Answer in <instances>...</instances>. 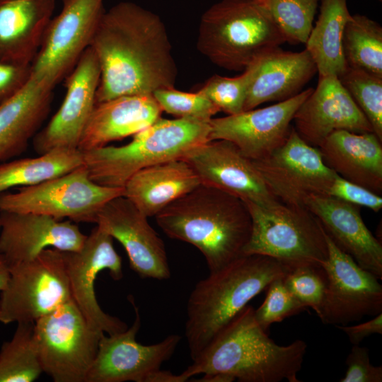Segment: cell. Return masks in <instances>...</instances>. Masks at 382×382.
I'll use <instances>...</instances> for the list:
<instances>
[{"label": "cell", "mask_w": 382, "mask_h": 382, "mask_svg": "<svg viewBox=\"0 0 382 382\" xmlns=\"http://www.w3.org/2000/svg\"><path fill=\"white\" fill-rule=\"evenodd\" d=\"M90 47L100 70L96 104L174 87L178 69L165 25L135 3L122 1L105 11Z\"/></svg>", "instance_id": "obj_1"}, {"label": "cell", "mask_w": 382, "mask_h": 382, "mask_svg": "<svg viewBox=\"0 0 382 382\" xmlns=\"http://www.w3.org/2000/svg\"><path fill=\"white\" fill-rule=\"evenodd\" d=\"M254 311L246 306L182 373L187 378L219 374L241 382H300L297 374L306 353V342L276 344L257 323Z\"/></svg>", "instance_id": "obj_2"}, {"label": "cell", "mask_w": 382, "mask_h": 382, "mask_svg": "<svg viewBox=\"0 0 382 382\" xmlns=\"http://www.w3.org/2000/svg\"><path fill=\"white\" fill-rule=\"evenodd\" d=\"M155 217L168 236L197 248L204 255L209 272L242 255L252 229L245 202L202 184Z\"/></svg>", "instance_id": "obj_3"}, {"label": "cell", "mask_w": 382, "mask_h": 382, "mask_svg": "<svg viewBox=\"0 0 382 382\" xmlns=\"http://www.w3.org/2000/svg\"><path fill=\"white\" fill-rule=\"evenodd\" d=\"M289 267L262 255H242L198 282L187 304L185 336L194 360L214 337Z\"/></svg>", "instance_id": "obj_4"}, {"label": "cell", "mask_w": 382, "mask_h": 382, "mask_svg": "<svg viewBox=\"0 0 382 382\" xmlns=\"http://www.w3.org/2000/svg\"><path fill=\"white\" fill-rule=\"evenodd\" d=\"M209 121L160 117L133 135L127 144L104 146L83 152L90 178L107 187H123L139 170L183 159L193 148L209 140Z\"/></svg>", "instance_id": "obj_5"}, {"label": "cell", "mask_w": 382, "mask_h": 382, "mask_svg": "<svg viewBox=\"0 0 382 382\" xmlns=\"http://www.w3.org/2000/svg\"><path fill=\"white\" fill-rule=\"evenodd\" d=\"M284 42L278 27L255 0H221L202 14L197 48L217 66L243 71Z\"/></svg>", "instance_id": "obj_6"}, {"label": "cell", "mask_w": 382, "mask_h": 382, "mask_svg": "<svg viewBox=\"0 0 382 382\" xmlns=\"http://www.w3.org/2000/svg\"><path fill=\"white\" fill-rule=\"evenodd\" d=\"M252 221L243 255L272 257L289 268L322 266L328 255L325 232L305 206L278 202L267 206L245 203Z\"/></svg>", "instance_id": "obj_7"}, {"label": "cell", "mask_w": 382, "mask_h": 382, "mask_svg": "<svg viewBox=\"0 0 382 382\" xmlns=\"http://www.w3.org/2000/svg\"><path fill=\"white\" fill-rule=\"evenodd\" d=\"M42 373L55 382H85L105 334L92 328L72 299L34 323Z\"/></svg>", "instance_id": "obj_8"}, {"label": "cell", "mask_w": 382, "mask_h": 382, "mask_svg": "<svg viewBox=\"0 0 382 382\" xmlns=\"http://www.w3.org/2000/svg\"><path fill=\"white\" fill-rule=\"evenodd\" d=\"M123 195V187L103 186L93 181L83 165L41 183L20 187L17 192L1 193L0 211L95 223L103 206Z\"/></svg>", "instance_id": "obj_9"}, {"label": "cell", "mask_w": 382, "mask_h": 382, "mask_svg": "<svg viewBox=\"0 0 382 382\" xmlns=\"http://www.w3.org/2000/svg\"><path fill=\"white\" fill-rule=\"evenodd\" d=\"M0 292V323H35L71 299L64 251L47 248L34 259L9 266Z\"/></svg>", "instance_id": "obj_10"}, {"label": "cell", "mask_w": 382, "mask_h": 382, "mask_svg": "<svg viewBox=\"0 0 382 382\" xmlns=\"http://www.w3.org/2000/svg\"><path fill=\"white\" fill-rule=\"evenodd\" d=\"M61 12L52 18L33 60L32 76L55 86L71 72L90 47L105 12L103 0H62Z\"/></svg>", "instance_id": "obj_11"}, {"label": "cell", "mask_w": 382, "mask_h": 382, "mask_svg": "<svg viewBox=\"0 0 382 382\" xmlns=\"http://www.w3.org/2000/svg\"><path fill=\"white\" fill-rule=\"evenodd\" d=\"M270 192L281 202L305 206L313 195H327L337 175L323 161L318 147L292 127L285 141L267 156L252 161Z\"/></svg>", "instance_id": "obj_12"}, {"label": "cell", "mask_w": 382, "mask_h": 382, "mask_svg": "<svg viewBox=\"0 0 382 382\" xmlns=\"http://www.w3.org/2000/svg\"><path fill=\"white\" fill-rule=\"evenodd\" d=\"M325 239L328 255L322 267L327 283L318 313L321 322L345 325L382 313L379 279L338 248L326 232Z\"/></svg>", "instance_id": "obj_13"}, {"label": "cell", "mask_w": 382, "mask_h": 382, "mask_svg": "<svg viewBox=\"0 0 382 382\" xmlns=\"http://www.w3.org/2000/svg\"><path fill=\"white\" fill-rule=\"evenodd\" d=\"M71 299L95 330L112 335L127 328L118 318L105 313L98 303L95 281L108 270L115 280L123 277L122 262L113 246V238L96 226L80 250L64 252Z\"/></svg>", "instance_id": "obj_14"}, {"label": "cell", "mask_w": 382, "mask_h": 382, "mask_svg": "<svg viewBox=\"0 0 382 382\" xmlns=\"http://www.w3.org/2000/svg\"><path fill=\"white\" fill-rule=\"evenodd\" d=\"M129 301L135 311L134 323L122 332L101 337L85 382H144L173 354L181 339L178 335L149 345L137 341L141 317L134 300Z\"/></svg>", "instance_id": "obj_15"}, {"label": "cell", "mask_w": 382, "mask_h": 382, "mask_svg": "<svg viewBox=\"0 0 382 382\" xmlns=\"http://www.w3.org/2000/svg\"><path fill=\"white\" fill-rule=\"evenodd\" d=\"M313 88L276 104L243 111L209 121V140L224 139L233 143L251 161L262 159L287 139L294 116Z\"/></svg>", "instance_id": "obj_16"}, {"label": "cell", "mask_w": 382, "mask_h": 382, "mask_svg": "<svg viewBox=\"0 0 382 382\" xmlns=\"http://www.w3.org/2000/svg\"><path fill=\"white\" fill-rule=\"evenodd\" d=\"M202 185L233 195L244 202L267 206L279 201L268 189L253 161L231 141H207L183 158Z\"/></svg>", "instance_id": "obj_17"}, {"label": "cell", "mask_w": 382, "mask_h": 382, "mask_svg": "<svg viewBox=\"0 0 382 382\" xmlns=\"http://www.w3.org/2000/svg\"><path fill=\"white\" fill-rule=\"evenodd\" d=\"M125 248L129 265L141 278L166 279L170 270L163 241L144 215L121 195L108 202L95 221Z\"/></svg>", "instance_id": "obj_18"}, {"label": "cell", "mask_w": 382, "mask_h": 382, "mask_svg": "<svg viewBox=\"0 0 382 382\" xmlns=\"http://www.w3.org/2000/svg\"><path fill=\"white\" fill-rule=\"evenodd\" d=\"M100 70L91 47L66 76L65 98L49 123L35 134L33 144L37 154L56 148H77L96 105Z\"/></svg>", "instance_id": "obj_19"}, {"label": "cell", "mask_w": 382, "mask_h": 382, "mask_svg": "<svg viewBox=\"0 0 382 382\" xmlns=\"http://www.w3.org/2000/svg\"><path fill=\"white\" fill-rule=\"evenodd\" d=\"M86 238L70 220L34 213L1 212L0 255L8 266L30 261L50 248L77 251Z\"/></svg>", "instance_id": "obj_20"}, {"label": "cell", "mask_w": 382, "mask_h": 382, "mask_svg": "<svg viewBox=\"0 0 382 382\" xmlns=\"http://www.w3.org/2000/svg\"><path fill=\"white\" fill-rule=\"evenodd\" d=\"M293 122L298 134L318 147L337 130L373 132L372 127L337 76H319L315 89L296 110Z\"/></svg>", "instance_id": "obj_21"}, {"label": "cell", "mask_w": 382, "mask_h": 382, "mask_svg": "<svg viewBox=\"0 0 382 382\" xmlns=\"http://www.w3.org/2000/svg\"><path fill=\"white\" fill-rule=\"evenodd\" d=\"M333 242L362 268L382 278V245L364 224L359 207L327 195L305 203Z\"/></svg>", "instance_id": "obj_22"}, {"label": "cell", "mask_w": 382, "mask_h": 382, "mask_svg": "<svg viewBox=\"0 0 382 382\" xmlns=\"http://www.w3.org/2000/svg\"><path fill=\"white\" fill-rule=\"evenodd\" d=\"M153 95L117 97L95 105L78 149L86 151L134 135L161 117Z\"/></svg>", "instance_id": "obj_23"}, {"label": "cell", "mask_w": 382, "mask_h": 382, "mask_svg": "<svg viewBox=\"0 0 382 382\" xmlns=\"http://www.w3.org/2000/svg\"><path fill=\"white\" fill-rule=\"evenodd\" d=\"M55 0H0V62L31 65Z\"/></svg>", "instance_id": "obj_24"}, {"label": "cell", "mask_w": 382, "mask_h": 382, "mask_svg": "<svg viewBox=\"0 0 382 382\" xmlns=\"http://www.w3.org/2000/svg\"><path fill=\"white\" fill-rule=\"evenodd\" d=\"M255 65L244 111L298 95L317 73L316 66L306 49L296 52L279 47L256 59Z\"/></svg>", "instance_id": "obj_25"}, {"label": "cell", "mask_w": 382, "mask_h": 382, "mask_svg": "<svg viewBox=\"0 0 382 382\" xmlns=\"http://www.w3.org/2000/svg\"><path fill=\"white\" fill-rule=\"evenodd\" d=\"M381 142L374 132L337 130L318 148L325 163L338 175L381 195Z\"/></svg>", "instance_id": "obj_26"}, {"label": "cell", "mask_w": 382, "mask_h": 382, "mask_svg": "<svg viewBox=\"0 0 382 382\" xmlns=\"http://www.w3.org/2000/svg\"><path fill=\"white\" fill-rule=\"evenodd\" d=\"M54 88L31 75L18 93L0 104V163L26 150L50 112Z\"/></svg>", "instance_id": "obj_27"}, {"label": "cell", "mask_w": 382, "mask_h": 382, "mask_svg": "<svg viewBox=\"0 0 382 382\" xmlns=\"http://www.w3.org/2000/svg\"><path fill=\"white\" fill-rule=\"evenodd\" d=\"M201 183L183 159L172 160L143 168L124 186V195L146 216H155Z\"/></svg>", "instance_id": "obj_28"}, {"label": "cell", "mask_w": 382, "mask_h": 382, "mask_svg": "<svg viewBox=\"0 0 382 382\" xmlns=\"http://www.w3.org/2000/svg\"><path fill=\"white\" fill-rule=\"evenodd\" d=\"M350 16L347 0H320L318 20L305 43L318 76L338 77L346 69L342 42Z\"/></svg>", "instance_id": "obj_29"}, {"label": "cell", "mask_w": 382, "mask_h": 382, "mask_svg": "<svg viewBox=\"0 0 382 382\" xmlns=\"http://www.w3.org/2000/svg\"><path fill=\"white\" fill-rule=\"evenodd\" d=\"M83 165V152L60 147L39 156L0 163V194L16 187H28L66 174Z\"/></svg>", "instance_id": "obj_30"}, {"label": "cell", "mask_w": 382, "mask_h": 382, "mask_svg": "<svg viewBox=\"0 0 382 382\" xmlns=\"http://www.w3.org/2000/svg\"><path fill=\"white\" fill-rule=\"evenodd\" d=\"M346 66L382 77V27L361 15H351L342 35Z\"/></svg>", "instance_id": "obj_31"}, {"label": "cell", "mask_w": 382, "mask_h": 382, "mask_svg": "<svg viewBox=\"0 0 382 382\" xmlns=\"http://www.w3.org/2000/svg\"><path fill=\"white\" fill-rule=\"evenodd\" d=\"M34 323H19L0 349V382H33L42 370L34 339Z\"/></svg>", "instance_id": "obj_32"}, {"label": "cell", "mask_w": 382, "mask_h": 382, "mask_svg": "<svg viewBox=\"0 0 382 382\" xmlns=\"http://www.w3.org/2000/svg\"><path fill=\"white\" fill-rule=\"evenodd\" d=\"M272 18L286 42L305 44L320 0H255Z\"/></svg>", "instance_id": "obj_33"}, {"label": "cell", "mask_w": 382, "mask_h": 382, "mask_svg": "<svg viewBox=\"0 0 382 382\" xmlns=\"http://www.w3.org/2000/svg\"><path fill=\"white\" fill-rule=\"evenodd\" d=\"M338 79L382 141V77L347 66Z\"/></svg>", "instance_id": "obj_34"}, {"label": "cell", "mask_w": 382, "mask_h": 382, "mask_svg": "<svg viewBox=\"0 0 382 382\" xmlns=\"http://www.w3.org/2000/svg\"><path fill=\"white\" fill-rule=\"evenodd\" d=\"M255 62L239 76L226 77L213 75L199 90L220 111L228 115L244 111L248 89L255 72Z\"/></svg>", "instance_id": "obj_35"}, {"label": "cell", "mask_w": 382, "mask_h": 382, "mask_svg": "<svg viewBox=\"0 0 382 382\" xmlns=\"http://www.w3.org/2000/svg\"><path fill=\"white\" fill-rule=\"evenodd\" d=\"M152 95L163 112L176 118L209 121L220 111L199 91L188 93L171 87L158 89Z\"/></svg>", "instance_id": "obj_36"}, {"label": "cell", "mask_w": 382, "mask_h": 382, "mask_svg": "<svg viewBox=\"0 0 382 382\" xmlns=\"http://www.w3.org/2000/svg\"><path fill=\"white\" fill-rule=\"evenodd\" d=\"M290 293L306 308L319 313L326 288V274L322 266L301 265L289 268L282 278Z\"/></svg>", "instance_id": "obj_37"}, {"label": "cell", "mask_w": 382, "mask_h": 382, "mask_svg": "<svg viewBox=\"0 0 382 382\" xmlns=\"http://www.w3.org/2000/svg\"><path fill=\"white\" fill-rule=\"evenodd\" d=\"M283 277L277 278L269 284L264 302L254 311L257 323L265 331L272 324L281 322L306 308L286 289Z\"/></svg>", "instance_id": "obj_38"}, {"label": "cell", "mask_w": 382, "mask_h": 382, "mask_svg": "<svg viewBox=\"0 0 382 382\" xmlns=\"http://www.w3.org/2000/svg\"><path fill=\"white\" fill-rule=\"evenodd\" d=\"M327 195L358 207H364L375 212H379L382 208V198L380 195L338 175L332 182Z\"/></svg>", "instance_id": "obj_39"}, {"label": "cell", "mask_w": 382, "mask_h": 382, "mask_svg": "<svg viewBox=\"0 0 382 382\" xmlns=\"http://www.w3.org/2000/svg\"><path fill=\"white\" fill-rule=\"evenodd\" d=\"M347 370L340 382H381L382 366L371 364L369 349L354 345L346 359Z\"/></svg>", "instance_id": "obj_40"}, {"label": "cell", "mask_w": 382, "mask_h": 382, "mask_svg": "<svg viewBox=\"0 0 382 382\" xmlns=\"http://www.w3.org/2000/svg\"><path fill=\"white\" fill-rule=\"evenodd\" d=\"M32 75L31 65L0 62V104L18 93Z\"/></svg>", "instance_id": "obj_41"}, {"label": "cell", "mask_w": 382, "mask_h": 382, "mask_svg": "<svg viewBox=\"0 0 382 382\" xmlns=\"http://www.w3.org/2000/svg\"><path fill=\"white\" fill-rule=\"evenodd\" d=\"M348 337L349 342L354 345H359L366 337L374 335L382 334V313L372 319L354 325H337Z\"/></svg>", "instance_id": "obj_42"}, {"label": "cell", "mask_w": 382, "mask_h": 382, "mask_svg": "<svg viewBox=\"0 0 382 382\" xmlns=\"http://www.w3.org/2000/svg\"><path fill=\"white\" fill-rule=\"evenodd\" d=\"M188 379L183 373L174 374L170 371H162L159 369L149 374L144 382H185Z\"/></svg>", "instance_id": "obj_43"}, {"label": "cell", "mask_w": 382, "mask_h": 382, "mask_svg": "<svg viewBox=\"0 0 382 382\" xmlns=\"http://www.w3.org/2000/svg\"><path fill=\"white\" fill-rule=\"evenodd\" d=\"M9 276V266L4 257L0 255V292L6 287Z\"/></svg>", "instance_id": "obj_44"}, {"label": "cell", "mask_w": 382, "mask_h": 382, "mask_svg": "<svg viewBox=\"0 0 382 382\" xmlns=\"http://www.w3.org/2000/svg\"><path fill=\"white\" fill-rule=\"evenodd\" d=\"M236 379L234 377L226 374H203V376L197 381L201 382H232Z\"/></svg>", "instance_id": "obj_45"}, {"label": "cell", "mask_w": 382, "mask_h": 382, "mask_svg": "<svg viewBox=\"0 0 382 382\" xmlns=\"http://www.w3.org/2000/svg\"><path fill=\"white\" fill-rule=\"evenodd\" d=\"M0 229H1V211H0Z\"/></svg>", "instance_id": "obj_46"}, {"label": "cell", "mask_w": 382, "mask_h": 382, "mask_svg": "<svg viewBox=\"0 0 382 382\" xmlns=\"http://www.w3.org/2000/svg\"><path fill=\"white\" fill-rule=\"evenodd\" d=\"M378 1H381H381H382V0H378Z\"/></svg>", "instance_id": "obj_47"}]
</instances>
